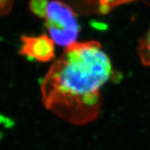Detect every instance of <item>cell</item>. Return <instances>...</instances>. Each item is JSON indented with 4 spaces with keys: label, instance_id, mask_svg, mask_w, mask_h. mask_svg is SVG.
Wrapping results in <instances>:
<instances>
[{
    "label": "cell",
    "instance_id": "cell-1",
    "mask_svg": "<svg viewBox=\"0 0 150 150\" xmlns=\"http://www.w3.org/2000/svg\"><path fill=\"white\" fill-rule=\"evenodd\" d=\"M112 76L111 61L98 42L73 43L51 65L42 80V102L69 123H91L100 112V90Z\"/></svg>",
    "mask_w": 150,
    "mask_h": 150
},
{
    "label": "cell",
    "instance_id": "cell-2",
    "mask_svg": "<svg viewBox=\"0 0 150 150\" xmlns=\"http://www.w3.org/2000/svg\"><path fill=\"white\" fill-rule=\"evenodd\" d=\"M45 25L54 43L69 46L75 43L79 26L73 8L63 1L54 0L48 4Z\"/></svg>",
    "mask_w": 150,
    "mask_h": 150
},
{
    "label": "cell",
    "instance_id": "cell-3",
    "mask_svg": "<svg viewBox=\"0 0 150 150\" xmlns=\"http://www.w3.org/2000/svg\"><path fill=\"white\" fill-rule=\"evenodd\" d=\"M19 54L28 59L47 63L55 56L54 42L45 34L40 36H22Z\"/></svg>",
    "mask_w": 150,
    "mask_h": 150
},
{
    "label": "cell",
    "instance_id": "cell-4",
    "mask_svg": "<svg viewBox=\"0 0 150 150\" xmlns=\"http://www.w3.org/2000/svg\"><path fill=\"white\" fill-rule=\"evenodd\" d=\"M139 54L142 63L150 68V28L149 32L140 39Z\"/></svg>",
    "mask_w": 150,
    "mask_h": 150
},
{
    "label": "cell",
    "instance_id": "cell-5",
    "mask_svg": "<svg viewBox=\"0 0 150 150\" xmlns=\"http://www.w3.org/2000/svg\"><path fill=\"white\" fill-rule=\"evenodd\" d=\"M48 0H31L29 3V8L33 14L38 18H45Z\"/></svg>",
    "mask_w": 150,
    "mask_h": 150
},
{
    "label": "cell",
    "instance_id": "cell-6",
    "mask_svg": "<svg viewBox=\"0 0 150 150\" xmlns=\"http://www.w3.org/2000/svg\"><path fill=\"white\" fill-rule=\"evenodd\" d=\"M13 0H0V16L9 13L13 8Z\"/></svg>",
    "mask_w": 150,
    "mask_h": 150
}]
</instances>
